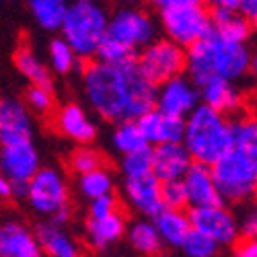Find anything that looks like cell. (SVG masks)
Returning a JSON list of instances; mask_svg holds the SVG:
<instances>
[{"mask_svg":"<svg viewBox=\"0 0 257 257\" xmlns=\"http://www.w3.org/2000/svg\"><path fill=\"white\" fill-rule=\"evenodd\" d=\"M82 87L91 109L107 121L138 119L155 107L157 87L138 68L136 58L121 64L91 62L82 72Z\"/></svg>","mask_w":257,"mask_h":257,"instance_id":"cell-1","label":"cell"},{"mask_svg":"<svg viewBox=\"0 0 257 257\" xmlns=\"http://www.w3.org/2000/svg\"><path fill=\"white\" fill-rule=\"evenodd\" d=\"M251 50L243 41H230L218 33H210L185 50L187 76L198 87L210 78L237 80L249 72Z\"/></svg>","mask_w":257,"mask_h":257,"instance_id":"cell-2","label":"cell"},{"mask_svg":"<svg viewBox=\"0 0 257 257\" xmlns=\"http://www.w3.org/2000/svg\"><path fill=\"white\" fill-rule=\"evenodd\" d=\"M181 142L191 161L210 167L232 146V121H228L226 113L200 103L185 117Z\"/></svg>","mask_w":257,"mask_h":257,"instance_id":"cell-3","label":"cell"},{"mask_svg":"<svg viewBox=\"0 0 257 257\" xmlns=\"http://www.w3.org/2000/svg\"><path fill=\"white\" fill-rule=\"evenodd\" d=\"M109 15L99 0H72L60 25L62 37L80 60H91L107 35Z\"/></svg>","mask_w":257,"mask_h":257,"instance_id":"cell-4","label":"cell"},{"mask_svg":"<svg viewBox=\"0 0 257 257\" xmlns=\"http://www.w3.org/2000/svg\"><path fill=\"white\" fill-rule=\"evenodd\" d=\"M23 196L29 208L52 222L66 224L70 218L68 206V181L60 169L54 167H39L37 173L27 181Z\"/></svg>","mask_w":257,"mask_h":257,"instance_id":"cell-5","label":"cell"},{"mask_svg":"<svg viewBox=\"0 0 257 257\" xmlns=\"http://www.w3.org/2000/svg\"><path fill=\"white\" fill-rule=\"evenodd\" d=\"M214 183L222 198V202L239 204L249 198H253V189L257 183V165L239 153L237 148H228V151L210 165Z\"/></svg>","mask_w":257,"mask_h":257,"instance_id":"cell-6","label":"cell"},{"mask_svg":"<svg viewBox=\"0 0 257 257\" xmlns=\"http://www.w3.org/2000/svg\"><path fill=\"white\" fill-rule=\"evenodd\" d=\"M161 27L167 39L187 50L212 33V13L204 5L179 3L161 11Z\"/></svg>","mask_w":257,"mask_h":257,"instance_id":"cell-7","label":"cell"},{"mask_svg":"<svg viewBox=\"0 0 257 257\" xmlns=\"http://www.w3.org/2000/svg\"><path fill=\"white\" fill-rule=\"evenodd\" d=\"M136 62L144 78L159 87L165 80L185 72V48L171 39H155L140 50Z\"/></svg>","mask_w":257,"mask_h":257,"instance_id":"cell-8","label":"cell"},{"mask_svg":"<svg viewBox=\"0 0 257 257\" xmlns=\"http://www.w3.org/2000/svg\"><path fill=\"white\" fill-rule=\"evenodd\" d=\"M107 35L136 52L157 39V23L142 9L123 7L109 17Z\"/></svg>","mask_w":257,"mask_h":257,"instance_id":"cell-9","label":"cell"},{"mask_svg":"<svg viewBox=\"0 0 257 257\" xmlns=\"http://www.w3.org/2000/svg\"><path fill=\"white\" fill-rule=\"evenodd\" d=\"M191 228L204 232L206 237L222 245H234L241 237L239 222L232 216V212L222 204H210V206H198L189 208L187 212Z\"/></svg>","mask_w":257,"mask_h":257,"instance_id":"cell-10","label":"cell"},{"mask_svg":"<svg viewBox=\"0 0 257 257\" xmlns=\"http://www.w3.org/2000/svg\"><path fill=\"white\" fill-rule=\"evenodd\" d=\"M39 163V153L31 140L0 146V173L11 179L17 189V196H23L27 181L41 167Z\"/></svg>","mask_w":257,"mask_h":257,"instance_id":"cell-11","label":"cell"},{"mask_svg":"<svg viewBox=\"0 0 257 257\" xmlns=\"http://www.w3.org/2000/svg\"><path fill=\"white\" fill-rule=\"evenodd\" d=\"M200 105V89L189 76H173L157 87L155 107L169 115L187 117Z\"/></svg>","mask_w":257,"mask_h":257,"instance_id":"cell-12","label":"cell"},{"mask_svg":"<svg viewBox=\"0 0 257 257\" xmlns=\"http://www.w3.org/2000/svg\"><path fill=\"white\" fill-rule=\"evenodd\" d=\"M123 198L134 212L142 218H153L155 214L163 210L161 202V179L148 171L142 175L125 177L123 179Z\"/></svg>","mask_w":257,"mask_h":257,"instance_id":"cell-13","label":"cell"},{"mask_svg":"<svg viewBox=\"0 0 257 257\" xmlns=\"http://www.w3.org/2000/svg\"><path fill=\"white\" fill-rule=\"evenodd\" d=\"M33 138L29 107L15 97H0V146L27 142Z\"/></svg>","mask_w":257,"mask_h":257,"instance_id":"cell-14","label":"cell"},{"mask_svg":"<svg viewBox=\"0 0 257 257\" xmlns=\"http://www.w3.org/2000/svg\"><path fill=\"white\" fill-rule=\"evenodd\" d=\"M183 189H185V200L189 208L198 206H210V204H222V198L214 183L212 171L208 165L202 163H191V167L185 171L181 177Z\"/></svg>","mask_w":257,"mask_h":257,"instance_id":"cell-15","label":"cell"},{"mask_svg":"<svg viewBox=\"0 0 257 257\" xmlns=\"http://www.w3.org/2000/svg\"><path fill=\"white\" fill-rule=\"evenodd\" d=\"M136 121L140 125L146 142L151 146L165 144V142H181V138H183L185 119L169 115V113L157 109V107H153V109L142 113Z\"/></svg>","mask_w":257,"mask_h":257,"instance_id":"cell-16","label":"cell"},{"mask_svg":"<svg viewBox=\"0 0 257 257\" xmlns=\"http://www.w3.org/2000/svg\"><path fill=\"white\" fill-rule=\"evenodd\" d=\"M35 230L19 220L0 224V257H41Z\"/></svg>","mask_w":257,"mask_h":257,"instance_id":"cell-17","label":"cell"},{"mask_svg":"<svg viewBox=\"0 0 257 257\" xmlns=\"http://www.w3.org/2000/svg\"><path fill=\"white\" fill-rule=\"evenodd\" d=\"M54 121L58 132L76 144H89L97 136V123L78 103L62 105L54 115Z\"/></svg>","mask_w":257,"mask_h":257,"instance_id":"cell-18","label":"cell"},{"mask_svg":"<svg viewBox=\"0 0 257 257\" xmlns=\"http://www.w3.org/2000/svg\"><path fill=\"white\" fill-rule=\"evenodd\" d=\"M153 151V173L161 181L181 179L185 171L191 167V157L183 142H165L151 146Z\"/></svg>","mask_w":257,"mask_h":257,"instance_id":"cell-19","label":"cell"},{"mask_svg":"<svg viewBox=\"0 0 257 257\" xmlns=\"http://www.w3.org/2000/svg\"><path fill=\"white\" fill-rule=\"evenodd\" d=\"M35 234L46 257H82L80 243L64 228V224L46 220L35 228Z\"/></svg>","mask_w":257,"mask_h":257,"instance_id":"cell-20","label":"cell"},{"mask_svg":"<svg viewBox=\"0 0 257 257\" xmlns=\"http://www.w3.org/2000/svg\"><path fill=\"white\" fill-rule=\"evenodd\" d=\"M200 99L204 105L212 107L220 113H232L241 107V93L226 78H210L200 84Z\"/></svg>","mask_w":257,"mask_h":257,"instance_id":"cell-21","label":"cell"},{"mask_svg":"<svg viewBox=\"0 0 257 257\" xmlns=\"http://www.w3.org/2000/svg\"><path fill=\"white\" fill-rule=\"evenodd\" d=\"M125 218L121 210H117L115 214L107 218H99V220H91L87 218V226H84V237H87L89 245L97 251L109 249L113 243H117L123 234H125Z\"/></svg>","mask_w":257,"mask_h":257,"instance_id":"cell-22","label":"cell"},{"mask_svg":"<svg viewBox=\"0 0 257 257\" xmlns=\"http://www.w3.org/2000/svg\"><path fill=\"white\" fill-rule=\"evenodd\" d=\"M151 220L157 226L163 245H169V247H179L181 241L185 239V234L191 230L189 216L177 208H163Z\"/></svg>","mask_w":257,"mask_h":257,"instance_id":"cell-23","label":"cell"},{"mask_svg":"<svg viewBox=\"0 0 257 257\" xmlns=\"http://www.w3.org/2000/svg\"><path fill=\"white\" fill-rule=\"evenodd\" d=\"M212 31L218 33L224 39L230 41H243L247 39L253 31V25L247 17H243L239 11H226V9H216L212 11Z\"/></svg>","mask_w":257,"mask_h":257,"instance_id":"cell-24","label":"cell"},{"mask_svg":"<svg viewBox=\"0 0 257 257\" xmlns=\"http://www.w3.org/2000/svg\"><path fill=\"white\" fill-rule=\"evenodd\" d=\"M15 66L31 84L39 87H52V70L29 46H19L15 52Z\"/></svg>","mask_w":257,"mask_h":257,"instance_id":"cell-25","label":"cell"},{"mask_svg":"<svg viewBox=\"0 0 257 257\" xmlns=\"http://www.w3.org/2000/svg\"><path fill=\"white\" fill-rule=\"evenodd\" d=\"M68 5H70L68 0H27L31 17L46 31H60Z\"/></svg>","mask_w":257,"mask_h":257,"instance_id":"cell-26","label":"cell"},{"mask_svg":"<svg viewBox=\"0 0 257 257\" xmlns=\"http://www.w3.org/2000/svg\"><path fill=\"white\" fill-rule=\"evenodd\" d=\"M125 237L130 241V245L142 255H157L163 247V241L157 232L155 222L148 220V218L134 220L125 228Z\"/></svg>","mask_w":257,"mask_h":257,"instance_id":"cell-27","label":"cell"},{"mask_svg":"<svg viewBox=\"0 0 257 257\" xmlns=\"http://www.w3.org/2000/svg\"><path fill=\"white\" fill-rule=\"evenodd\" d=\"M111 144L119 155H127V153H136L142 148L151 146L146 142L140 125L136 119H125V121H117L115 130L111 134Z\"/></svg>","mask_w":257,"mask_h":257,"instance_id":"cell-28","label":"cell"},{"mask_svg":"<svg viewBox=\"0 0 257 257\" xmlns=\"http://www.w3.org/2000/svg\"><path fill=\"white\" fill-rule=\"evenodd\" d=\"M113 187H115V181H113L111 171L103 165L78 175V191L87 200H93L105 194H113Z\"/></svg>","mask_w":257,"mask_h":257,"instance_id":"cell-29","label":"cell"},{"mask_svg":"<svg viewBox=\"0 0 257 257\" xmlns=\"http://www.w3.org/2000/svg\"><path fill=\"white\" fill-rule=\"evenodd\" d=\"M232 148L249 157L257 165V119L241 117L232 123Z\"/></svg>","mask_w":257,"mask_h":257,"instance_id":"cell-30","label":"cell"},{"mask_svg":"<svg viewBox=\"0 0 257 257\" xmlns=\"http://www.w3.org/2000/svg\"><path fill=\"white\" fill-rule=\"evenodd\" d=\"M76 60H78V56L74 54L70 44L62 35L50 41V46H48V62H50L48 66H50V70H54L58 74H68V72L74 70Z\"/></svg>","mask_w":257,"mask_h":257,"instance_id":"cell-31","label":"cell"},{"mask_svg":"<svg viewBox=\"0 0 257 257\" xmlns=\"http://www.w3.org/2000/svg\"><path fill=\"white\" fill-rule=\"evenodd\" d=\"M179 249L183 251L185 257H216L220 245L216 241H212L210 237H206L204 232L191 228L181 241Z\"/></svg>","mask_w":257,"mask_h":257,"instance_id":"cell-32","label":"cell"},{"mask_svg":"<svg viewBox=\"0 0 257 257\" xmlns=\"http://www.w3.org/2000/svg\"><path fill=\"white\" fill-rule=\"evenodd\" d=\"M132 58H136V52L123 44H119L117 39H113L109 35L103 37L101 46L97 48V54H95V60L105 62V64H121V62H127Z\"/></svg>","mask_w":257,"mask_h":257,"instance_id":"cell-33","label":"cell"},{"mask_svg":"<svg viewBox=\"0 0 257 257\" xmlns=\"http://www.w3.org/2000/svg\"><path fill=\"white\" fill-rule=\"evenodd\" d=\"M121 173L123 177H134V175H142V173H148L153 171V151L151 146L142 148V151H136V153H127V155H121Z\"/></svg>","mask_w":257,"mask_h":257,"instance_id":"cell-34","label":"cell"},{"mask_svg":"<svg viewBox=\"0 0 257 257\" xmlns=\"http://www.w3.org/2000/svg\"><path fill=\"white\" fill-rule=\"evenodd\" d=\"M68 163H70V169L74 171L76 175H82V173H87V171H93V169L101 167L103 159H101V155L95 151V148H91L89 144H80L76 151L70 155Z\"/></svg>","mask_w":257,"mask_h":257,"instance_id":"cell-35","label":"cell"},{"mask_svg":"<svg viewBox=\"0 0 257 257\" xmlns=\"http://www.w3.org/2000/svg\"><path fill=\"white\" fill-rule=\"evenodd\" d=\"M25 105L29 107V111L46 115L54 109V93L52 87H39V84H31L25 95Z\"/></svg>","mask_w":257,"mask_h":257,"instance_id":"cell-36","label":"cell"},{"mask_svg":"<svg viewBox=\"0 0 257 257\" xmlns=\"http://www.w3.org/2000/svg\"><path fill=\"white\" fill-rule=\"evenodd\" d=\"M161 202H163V208H177V210H183V208L187 206L185 189H183L181 179L161 181Z\"/></svg>","mask_w":257,"mask_h":257,"instance_id":"cell-37","label":"cell"},{"mask_svg":"<svg viewBox=\"0 0 257 257\" xmlns=\"http://www.w3.org/2000/svg\"><path fill=\"white\" fill-rule=\"evenodd\" d=\"M119 210V204H117V198L113 194H105V196H99V198H93L89 200V218L91 220H99V218H107L115 214Z\"/></svg>","mask_w":257,"mask_h":257,"instance_id":"cell-38","label":"cell"},{"mask_svg":"<svg viewBox=\"0 0 257 257\" xmlns=\"http://www.w3.org/2000/svg\"><path fill=\"white\" fill-rule=\"evenodd\" d=\"M234 257H257V237H243L237 241Z\"/></svg>","mask_w":257,"mask_h":257,"instance_id":"cell-39","label":"cell"},{"mask_svg":"<svg viewBox=\"0 0 257 257\" xmlns=\"http://www.w3.org/2000/svg\"><path fill=\"white\" fill-rule=\"evenodd\" d=\"M17 196V189L11 183V179H7L3 173H0V200H11Z\"/></svg>","mask_w":257,"mask_h":257,"instance_id":"cell-40","label":"cell"},{"mask_svg":"<svg viewBox=\"0 0 257 257\" xmlns=\"http://www.w3.org/2000/svg\"><path fill=\"white\" fill-rule=\"evenodd\" d=\"M243 17H247L249 21H253L257 17V0H241L239 9H237Z\"/></svg>","mask_w":257,"mask_h":257,"instance_id":"cell-41","label":"cell"},{"mask_svg":"<svg viewBox=\"0 0 257 257\" xmlns=\"http://www.w3.org/2000/svg\"><path fill=\"white\" fill-rule=\"evenodd\" d=\"M241 0H206V5L212 7V11L216 9H226V11H237Z\"/></svg>","mask_w":257,"mask_h":257,"instance_id":"cell-42","label":"cell"},{"mask_svg":"<svg viewBox=\"0 0 257 257\" xmlns=\"http://www.w3.org/2000/svg\"><path fill=\"white\" fill-rule=\"evenodd\" d=\"M153 7H157L159 11L163 9H169V7H173V5H179V3H185V0H148Z\"/></svg>","mask_w":257,"mask_h":257,"instance_id":"cell-43","label":"cell"},{"mask_svg":"<svg viewBox=\"0 0 257 257\" xmlns=\"http://www.w3.org/2000/svg\"><path fill=\"white\" fill-rule=\"evenodd\" d=\"M249 72L257 78V46H255V50L251 52V62H249Z\"/></svg>","mask_w":257,"mask_h":257,"instance_id":"cell-44","label":"cell"},{"mask_svg":"<svg viewBox=\"0 0 257 257\" xmlns=\"http://www.w3.org/2000/svg\"><path fill=\"white\" fill-rule=\"evenodd\" d=\"M115 3L125 5V7H132V5H136V3H138V0H115Z\"/></svg>","mask_w":257,"mask_h":257,"instance_id":"cell-45","label":"cell"},{"mask_svg":"<svg viewBox=\"0 0 257 257\" xmlns=\"http://www.w3.org/2000/svg\"><path fill=\"white\" fill-rule=\"evenodd\" d=\"M185 3H191V5H204L206 0H185Z\"/></svg>","mask_w":257,"mask_h":257,"instance_id":"cell-46","label":"cell"},{"mask_svg":"<svg viewBox=\"0 0 257 257\" xmlns=\"http://www.w3.org/2000/svg\"><path fill=\"white\" fill-rule=\"evenodd\" d=\"M251 25H253V29H255V31H257V17H255V19H253V21H251Z\"/></svg>","mask_w":257,"mask_h":257,"instance_id":"cell-47","label":"cell"},{"mask_svg":"<svg viewBox=\"0 0 257 257\" xmlns=\"http://www.w3.org/2000/svg\"><path fill=\"white\" fill-rule=\"evenodd\" d=\"M253 198H255V202H257V183H255V189H253Z\"/></svg>","mask_w":257,"mask_h":257,"instance_id":"cell-48","label":"cell"},{"mask_svg":"<svg viewBox=\"0 0 257 257\" xmlns=\"http://www.w3.org/2000/svg\"><path fill=\"white\" fill-rule=\"evenodd\" d=\"M157 257H169V255H157Z\"/></svg>","mask_w":257,"mask_h":257,"instance_id":"cell-49","label":"cell"}]
</instances>
